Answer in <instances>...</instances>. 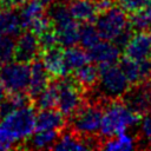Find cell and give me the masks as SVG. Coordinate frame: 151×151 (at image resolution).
Wrapping results in <instances>:
<instances>
[{"mask_svg": "<svg viewBox=\"0 0 151 151\" xmlns=\"http://www.w3.org/2000/svg\"><path fill=\"white\" fill-rule=\"evenodd\" d=\"M41 54V47L38 35L32 31L22 32L15 40L14 60L22 63H32Z\"/></svg>", "mask_w": 151, "mask_h": 151, "instance_id": "obj_8", "label": "cell"}, {"mask_svg": "<svg viewBox=\"0 0 151 151\" xmlns=\"http://www.w3.org/2000/svg\"><path fill=\"white\" fill-rule=\"evenodd\" d=\"M38 38H39L41 52L45 51V50H48V48L59 46V42H58V38H57L54 27H52V28H50V29L42 32L41 34L38 35Z\"/></svg>", "mask_w": 151, "mask_h": 151, "instance_id": "obj_28", "label": "cell"}, {"mask_svg": "<svg viewBox=\"0 0 151 151\" xmlns=\"http://www.w3.org/2000/svg\"><path fill=\"white\" fill-rule=\"evenodd\" d=\"M100 40H101V37L96 25H92V22L83 24V26L80 27V35H79V42L83 48L88 51L94 45H97Z\"/></svg>", "mask_w": 151, "mask_h": 151, "instance_id": "obj_26", "label": "cell"}, {"mask_svg": "<svg viewBox=\"0 0 151 151\" xmlns=\"http://www.w3.org/2000/svg\"><path fill=\"white\" fill-rule=\"evenodd\" d=\"M146 87H147V96H149L150 106H151V81H150V84H146Z\"/></svg>", "mask_w": 151, "mask_h": 151, "instance_id": "obj_35", "label": "cell"}, {"mask_svg": "<svg viewBox=\"0 0 151 151\" xmlns=\"http://www.w3.org/2000/svg\"><path fill=\"white\" fill-rule=\"evenodd\" d=\"M58 103V86L55 80L50 83L45 90H42L37 97H34V107L39 110L53 109Z\"/></svg>", "mask_w": 151, "mask_h": 151, "instance_id": "obj_24", "label": "cell"}, {"mask_svg": "<svg viewBox=\"0 0 151 151\" xmlns=\"http://www.w3.org/2000/svg\"><path fill=\"white\" fill-rule=\"evenodd\" d=\"M6 88H5V86L2 85V83L0 81V104L6 99Z\"/></svg>", "mask_w": 151, "mask_h": 151, "instance_id": "obj_34", "label": "cell"}, {"mask_svg": "<svg viewBox=\"0 0 151 151\" xmlns=\"http://www.w3.org/2000/svg\"><path fill=\"white\" fill-rule=\"evenodd\" d=\"M140 116L142 114L129 107L124 100H109V103L103 106V118L99 133L101 137L107 139L126 132L129 129L139 124L142 118Z\"/></svg>", "mask_w": 151, "mask_h": 151, "instance_id": "obj_1", "label": "cell"}, {"mask_svg": "<svg viewBox=\"0 0 151 151\" xmlns=\"http://www.w3.org/2000/svg\"><path fill=\"white\" fill-rule=\"evenodd\" d=\"M72 18L79 24L96 21L99 11L96 0H74L68 5Z\"/></svg>", "mask_w": 151, "mask_h": 151, "instance_id": "obj_16", "label": "cell"}, {"mask_svg": "<svg viewBox=\"0 0 151 151\" xmlns=\"http://www.w3.org/2000/svg\"><path fill=\"white\" fill-rule=\"evenodd\" d=\"M140 63V68H142V77H143V83H150L151 81V57L139 61Z\"/></svg>", "mask_w": 151, "mask_h": 151, "instance_id": "obj_31", "label": "cell"}, {"mask_svg": "<svg viewBox=\"0 0 151 151\" xmlns=\"http://www.w3.org/2000/svg\"><path fill=\"white\" fill-rule=\"evenodd\" d=\"M136 145H137V139L132 134L127 132H123V133H119L114 137H111L104 140L100 147H103L104 150H109V151H116V150L129 151V150H133Z\"/></svg>", "mask_w": 151, "mask_h": 151, "instance_id": "obj_23", "label": "cell"}, {"mask_svg": "<svg viewBox=\"0 0 151 151\" xmlns=\"http://www.w3.org/2000/svg\"><path fill=\"white\" fill-rule=\"evenodd\" d=\"M94 137L84 138L76 132H65L59 136L55 144L52 146L53 150L58 151H81V150H90L93 147H100V145L96 142H92Z\"/></svg>", "mask_w": 151, "mask_h": 151, "instance_id": "obj_11", "label": "cell"}, {"mask_svg": "<svg viewBox=\"0 0 151 151\" xmlns=\"http://www.w3.org/2000/svg\"><path fill=\"white\" fill-rule=\"evenodd\" d=\"M101 118L103 106L99 105V103L83 104V106L72 116V131L84 138L96 137L100 131Z\"/></svg>", "mask_w": 151, "mask_h": 151, "instance_id": "obj_5", "label": "cell"}, {"mask_svg": "<svg viewBox=\"0 0 151 151\" xmlns=\"http://www.w3.org/2000/svg\"><path fill=\"white\" fill-rule=\"evenodd\" d=\"M58 86V110L66 117H72L84 104L85 90L73 77H61L55 79Z\"/></svg>", "mask_w": 151, "mask_h": 151, "instance_id": "obj_6", "label": "cell"}, {"mask_svg": "<svg viewBox=\"0 0 151 151\" xmlns=\"http://www.w3.org/2000/svg\"><path fill=\"white\" fill-rule=\"evenodd\" d=\"M120 68L124 72L125 77L130 81L131 86L143 84V77H142V68H140V63L132 60L127 57H124L120 61Z\"/></svg>", "mask_w": 151, "mask_h": 151, "instance_id": "obj_25", "label": "cell"}, {"mask_svg": "<svg viewBox=\"0 0 151 151\" xmlns=\"http://www.w3.org/2000/svg\"><path fill=\"white\" fill-rule=\"evenodd\" d=\"M60 136L57 130H34L27 139L28 147L31 149H52Z\"/></svg>", "mask_w": 151, "mask_h": 151, "instance_id": "obj_22", "label": "cell"}, {"mask_svg": "<svg viewBox=\"0 0 151 151\" xmlns=\"http://www.w3.org/2000/svg\"><path fill=\"white\" fill-rule=\"evenodd\" d=\"M41 60L51 77L57 79L68 74L64 61V51L59 46L42 51Z\"/></svg>", "mask_w": 151, "mask_h": 151, "instance_id": "obj_13", "label": "cell"}, {"mask_svg": "<svg viewBox=\"0 0 151 151\" xmlns=\"http://www.w3.org/2000/svg\"><path fill=\"white\" fill-rule=\"evenodd\" d=\"M1 119H2V116H1V113H0V125H1Z\"/></svg>", "mask_w": 151, "mask_h": 151, "instance_id": "obj_38", "label": "cell"}, {"mask_svg": "<svg viewBox=\"0 0 151 151\" xmlns=\"http://www.w3.org/2000/svg\"><path fill=\"white\" fill-rule=\"evenodd\" d=\"M96 27L101 39L113 41L119 47H124L132 35L126 12L119 6L112 5L100 12L96 19Z\"/></svg>", "mask_w": 151, "mask_h": 151, "instance_id": "obj_2", "label": "cell"}, {"mask_svg": "<svg viewBox=\"0 0 151 151\" xmlns=\"http://www.w3.org/2000/svg\"><path fill=\"white\" fill-rule=\"evenodd\" d=\"M64 61H65L67 73H73L76 70L91 63V58H90L88 51H86L83 47H77L74 45L65 48Z\"/></svg>", "mask_w": 151, "mask_h": 151, "instance_id": "obj_20", "label": "cell"}, {"mask_svg": "<svg viewBox=\"0 0 151 151\" xmlns=\"http://www.w3.org/2000/svg\"><path fill=\"white\" fill-rule=\"evenodd\" d=\"M28 0H0V8H19Z\"/></svg>", "mask_w": 151, "mask_h": 151, "instance_id": "obj_32", "label": "cell"}, {"mask_svg": "<svg viewBox=\"0 0 151 151\" xmlns=\"http://www.w3.org/2000/svg\"><path fill=\"white\" fill-rule=\"evenodd\" d=\"M29 65L22 61H8L0 67V81L9 93L27 91L29 81Z\"/></svg>", "mask_w": 151, "mask_h": 151, "instance_id": "obj_7", "label": "cell"}, {"mask_svg": "<svg viewBox=\"0 0 151 151\" xmlns=\"http://www.w3.org/2000/svg\"><path fill=\"white\" fill-rule=\"evenodd\" d=\"M29 81L27 87V93L31 98L37 97L42 90L47 87V85L51 83V76L47 72L42 60H33L29 64Z\"/></svg>", "mask_w": 151, "mask_h": 151, "instance_id": "obj_12", "label": "cell"}, {"mask_svg": "<svg viewBox=\"0 0 151 151\" xmlns=\"http://www.w3.org/2000/svg\"><path fill=\"white\" fill-rule=\"evenodd\" d=\"M101 97L107 100L120 99L130 90V81L125 77L120 66L106 65L99 67V79L97 85Z\"/></svg>", "mask_w": 151, "mask_h": 151, "instance_id": "obj_4", "label": "cell"}, {"mask_svg": "<svg viewBox=\"0 0 151 151\" xmlns=\"http://www.w3.org/2000/svg\"><path fill=\"white\" fill-rule=\"evenodd\" d=\"M124 101L129 107H131L133 111H136L139 114L147 113L151 110L150 100L147 96V87L146 83L133 85V87L125 93Z\"/></svg>", "mask_w": 151, "mask_h": 151, "instance_id": "obj_14", "label": "cell"}, {"mask_svg": "<svg viewBox=\"0 0 151 151\" xmlns=\"http://www.w3.org/2000/svg\"><path fill=\"white\" fill-rule=\"evenodd\" d=\"M147 0H117L119 7H122L126 13H134L143 9Z\"/></svg>", "mask_w": 151, "mask_h": 151, "instance_id": "obj_30", "label": "cell"}, {"mask_svg": "<svg viewBox=\"0 0 151 151\" xmlns=\"http://www.w3.org/2000/svg\"><path fill=\"white\" fill-rule=\"evenodd\" d=\"M45 5L37 0H28L18 9L19 17L22 24L24 29H29L31 26L41 17L45 15Z\"/></svg>", "mask_w": 151, "mask_h": 151, "instance_id": "obj_19", "label": "cell"}, {"mask_svg": "<svg viewBox=\"0 0 151 151\" xmlns=\"http://www.w3.org/2000/svg\"><path fill=\"white\" fill-rule=\"evenodd\" d=\"M15 40L11 35L0 34V64H6L14 60Z\"/></svg>", "mask_w": 151, "mask_h": 151, "instance_id": "obj_27", "label": "cell"}, {"mask_svg": "<svg viewBox=\"0 0 151 151\" xmlns=\"http://www.w3.org/2000/svg\"><path fill=\"white\" fill-rule=\"evenodd\" d=\"M24 29L15 8H0V34L18 37Z\"/></svg>", "mask_w": 151, "mask_h": 151, "instance_id": "obj_18", "label": "cell"}, {"mask_svg": "<svg viewBox=\"0 0 151 151\" xmlns=\"http://www.w3.org/2000/svg\"><path fill=\"white\" fill-rule=\"evenodd\" d=\"M64 2H66V4H70V2H72V1H74V0H63Z\"/></svg>", "mask_w": 151, "mask_h": 151, "instance_id": "obj_37", "label": "cell"}, {"mask_svg": "<svg viewBox=\"0 0 151 151\" xmlns=\"http://www.w3.org/2000/svg\"><path fill=\"white\" fill-rule=\"evenodd\" d=\"M72 77L86 92L97 85L99 79V67L88 63L81 66L80 68L76 70Z\"/></svg>", "mask_w": 151, "mask_h": 151, "instance_id": "obj_21", "label": "cell"}, {"mask_svg": "<svg viewBox=\"0 0 151 151\" xmlns=\"http://www.w3.org/2000/svg\"><path fill=\"white\" fill-rule=\"evenodd\" d=\"M91 61H93L98 67L113 65L120 58V47L110 40H100L91 50H88Z\"/></svg>", "mask_w": 151, "mask_h": 151, "instance_id": "obj_10", "label": "cell"}, {"mask_svg": "<svg viewBox=\"0 0 151 151\" xmlns=\"http://www.w3.org/2000/svg\"><path fill=\"white\" fill-rule=\"evenodd\" d=\"M139 136L140 140L151 144V113H145L139 122Z\"/></svg>", "mask_w": 151, "mask_h": 151, "instance_id": "obj_29", "label": "cell"}, {"mask_svg": "<svg viewBox=\"0 0 151 151\" xmlns=\"http://www.w3.org/2000/svg\"><path fill=\"white\" fill-rule=\"evenodd\" d=\"M66 125V116L53 109L40 110L35 114V130H57L60 131Z\"/></svg>", "mask_w": 151, "mask_h": 151, "instance_id": "obj_15", "label": "cell"}, {"mask_svg": "<svg viewBox=\"0 0 151 151\" xmlns=\"http://www.w3.org/2000/svg\"><path fill=\"white\" fill-rule=\"evenodd\" d=\"M57 38H58V42L59 46L61 47H71L74 46L79 42V35H80V26L79 22L76 21L73 18L53 26Z\"/></svg>", "mask_w": 151, "mask_h": 151, "instance_id": "obj_17", "label": "cell"}, {"mask_svg": "<svg viewBox=\"0 0 151 151\" xmlns=\"http://www.w3.org/2000/svg\"><path fill=\"white\" fill-rule=\"evenodd\" d=\"M35 130V111L34 105H27L15 109L2 116L0 131L12 143L13 146L18 143L27 140Z\"/></svg>", "mask_w": 151, "mask_h": 151, "instance_id": "obj_3", "label": "cell"}, {"mask_svg": "<svg viewBox=\"0 0 151 151\" xmlns=\"http://www.w3.org/2000/svg\"><path fill=\"white\" fill-rule=\"evenodd\" d=\"M96 1H98V0H96Z\"/></svg>", "mask_w": 151, "mask_h": 151, "instance_id": "obj_39", "label": "cell"}, {"mask_svg": "<svg viewBox=\"0 0 151 151\" xmlns=\"http://www.w3.org/2000/svg\"><path fill=\"white\" fill-rule=\"evenodd\" d=\"M37 1H39V2H41V4H44V5L46 6V5H51V4L54 2L55 0H37Z\"/></svg>", "mask_w": 151, "mask_h": 151, "instance_id": "obj_36", "label": "cell"}, {"mask_svg": "<svg viewBox=\"0 0 151 151\" xmlns=\"http://www.w3.org/2000/svg\"><path fill=\"white\" fill-rule=\"evenodd\" d=\"M125 57L143 61L151 57V28L144 31H136L124 46Z\"/></svg>", "mask_w": 151, "mask_h": 151, "instance_id": "obj_9", "label": "cell"}, {"mask_svg": "<svg viewBox=\"0 0 151 151\" xmlns=\"http://www.w3.org/2000/svg\"><path fill=\"white\" fill-rule=\"evenodd\" d=\"M143 12H144L145 15L151 20V0H147V1H146V5H145V7L143 8Z\"/></svg>", "mask_w": 151, "mask_h": 151, "instance_id": "obj_33", "label": "cell"}]
</instances>
